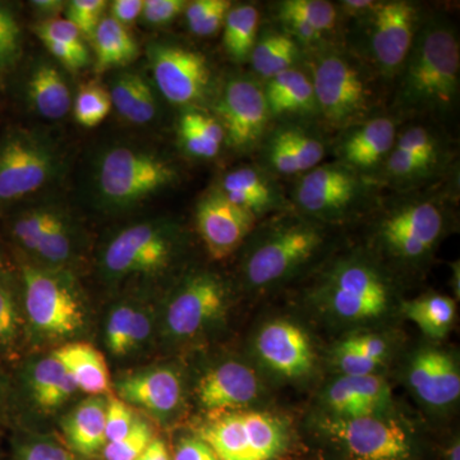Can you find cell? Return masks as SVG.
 Segmentation results:
<instances>
[{
  "mask_svg": "<svg viewBox=\"0 0 460 460\" xmlns=\"http://www.w3.org/2000/svg\"><path fill=\"white\" fill-rule=\"evenodd\" d=\"M31 4L41 16H48L47 20L56 18L57 14L66 7V3L60 0H36Z\"/></svg>",
  "mask_w": 460,
  "mask_h": 460,
  "instance_id": "e7e4bbea",
  "label": "cell"
},
{
  "mask_svg": "<svg viewBox=\"0 0 460 460\" xmlns=\"http://www.w3.org/2000/svg\"><path fill=\"white\" fill-rule=\"evenodd\" d=\"M135 308L131 305H119L109 314L105 339L108 349L113 356L122 357L129 353Z\"/></svg>",
  "mask_w": 460,
  "mask_h": 460,
  "instance_id": "60d3db41",
  "label": "cell"
},
{
  "mask_svg": "<svg viewBox=\"0 0 460 460\" xmlns=\"http://www.w3.org/2000/svg\"><path fill=\"white\" fill-rule=\"evenodd\" d=\"M56 145L40 133H11L0 146V202L35 193L56 178L62 166Z\"/></svg>",
  "mask_w": 460,
  "mask_h": 460,
  "instance_id": "5b68a950",
  "label": "cell"
},
{
  "mask_svg": "<svg viewBox=\"0 0 460 460\" xmlns=\"http://www.w3.org/2000/svg\"><path fill=\"white\" fill-rule=\"evenodd\" d=\"M284 25H286L289 36H295L301 41L305 42H314L320 40L321 33L314 30L313 27L305 25L304 22H299L296 20H283Z\"/></svg>",
  "mask_w": 460,
  "mask_h": 460,
  "instance_id": "91938a15",
  "label": "cell"
},
{
  "mask_svg": "<svg viewBox=\"0 0 460 460\" xmlns=\"http://www.w3.org/2000/svg\"><path fill=\"white\" fill-rule=\"evenodd\" d=\"M366 184L358 172L343 164L317 165L305 172L296 187V205L313 217H341L366 198Z\"/></svg>",
  "mask_w": 460,
  "mask_h": 460,
  "instance_id": "4fadbf2b",
  "label": "cell"
},
{
  "mask_svg": "<svg viewBox=\"0 0 460 460\" xmlns=\"http://www.w3.org/2000/svg\"><path fill=\"white\" fill-rule=\"evenodd\" d=\"M137 460H172V453L169 452L164 440L154 438Z\"/></svg>",
  "mask_w": 460,
  "mask_h": 460,
  "instance_id": "94428289",
  "label": "cell"
},
{
  "mask_svg": "<svg viewBox=\"0 0 460 460\" xmlns=\"http://www.w3.org/2000/svg\"><path fill=\"white\" fill-rule=\"evenodd\" d=\"M27 385L33 402L45 411L57 410L77 390L71 375L53 353L31 366Z\"/></svg>",
  "mask_w": 460,
  "mask_h": 460,
  "instance_id": "4dcf8cb0",
  "label": "cell"
},
{
  "mask_svg": "<svg viewBox=\"0 0 460 460\" xmlns=\"http://www.w3.org/2000/svg\"><path fill=\"white\" fill-rule=\"evenodd\" d=\"M283 131L302 172H310L311 169L320 165L321 160L325 155V146L323 142L310 133L293 128V127L283 128Z\"/></svg>",
  "mask_w": 460,
  "mask_h": 460,
  "instance_id": "7bdbcfd3",
  "label": "cell"
},
{
  "mask_svg": "<svg viewBox=\"0 0 460 460\" xmlns=\"http://www.w3.org/2000/svg\"><path fill=\"white\" fill-rule=\"evenodd\" d=\"M9 460H77L66 447L40 435H16L11 443Z\"/></svg>",
  "mask_w": 460,
  "mask_h": 460,
  "instance_id": "74e56055",
  "label": "cell"
},
{
  "mask_svg": "<svg viewBox=\"0 0 460 460\" xmlns=\"http://www.w3.org/2000/svg\"><path fill=\"white\" fill-rule=\"evenodd\" d=\"M260 13L251 4L232 7L224 22L223 44L232 59L242 62L246 59L257 41Z\"/></svg>",
  "mask_w": 460,
  "mask_h": 460,
  "instance_id": "836d02e7",
  "label": "cell"
},
{
  "mask_svg": "<svg viewBox=\"0 0 460 460\" xmlns=\"http://www.w3.org/2000/svg\"><path fill=\"white\" fill-rule=\"evenodd\" d=\"M111 104L109 90L98 83L84 84L75 98V120L86 128L99 126L111 113Z\"/></svg>",
  "mask_w": 460,
  "mask_h": 460,
  "instance_id": "8d00e7d4",
  "label": "cell"
},
{
  "mask_svg": "<svg viewBox=\"0 0 460 460\" xmlns=\"http://www.w3.org/2000/svg\"><path fill=\"white\" fill-rule=\"evenodd\" d=\"M375 5L376 3L371 2V0H345L341 3L345 13L349 16H366V14L370 16Z\"/></svg>",
  "mask_w": 460,
  "mask_h": 460,
  "instance_id": "be15d7a7",
  "label": "cell"
},
{
  "mask_svg": "<svg viewBox=\"0 0 460 460\" xmlns=\"http://www.w3.org/2000/svg\"><path fill=\"white\" fill-rule=\"evenodd\" d=\"M147 57L154 83L169 102L189 107L206 98L213 74L204 54L180 45L154 42Z\"/></svg>",
  "mask_w": 460,
  "mask_h": 460,
  "instance_id": "30bf717a",
  "label": "cell"
},
{
  "mask_svg": "<svg viewBox=\"0 0 460 460\" xmlns=\"http://www.w3.org/2000/svg\"><path fill=\"white\" fill-rule=\"evenodd\" d=\"M145 0H114L109 5L108 16L126 29L141 17Z\"/></svg>",
  "mask_w": 460,
  "mask_h": 460,
  "instance_id": "9f6ffc18",
  "label": "cell"
},
{
  "mask_svg": "<svg viewBox=\"0 0 460 460\" xmlns=\"http://www.w3.org/2000/svg\"><path fill=\"white\" fill-rule=\"evenodd\" d=\"M12 233L23 250L31 252L49 268L62 269L74 256V223L60 206H33L14 220Z\"/></svg>",
  "mask_w": 460,
  "mask_h": 460,
  "instance_id": "9a60e30c",
  "label": "cell"
},
{
  "mask_svg": "<svg viewBox=\"0 0 460 460\" xmlns=\"http://www.w3.org/2000/svg\"><path fill=\"white\" fill-rule=\"evenodd\" d=\"M371 16V50L381 71L394 75L407 60L417 33V8L407 2L376 3Z\"/></svg>",
  "mask_w": 460,
  "mask_h": 460,
  "instance_id": "e0dca14e",
  "label": "cell"
},
{
  "mask_svg": "<svg viewBox=\"0 0 460 460\" xmlns=\"http://www.w3.org/2000/svg\"><path fill=\"white\" fill-rule=\"evenodd\" d=\"M251 58L257 74L270 80L293 68L298 58V47L295 39L287 33L269 32L256 41Z\"/></svg>",
  "mask_w": 460,
  "mask_h": 460,
  "instance_id": "e575fe53",
  "label": "cell"
},
{
  "mask_svg": "<svg viewBox=\"0 0 460 460\" xmlns=\"http://www.w3.org/2000/svg\"><path fill=\"white\" fill-rule=\"evenodd\" d=\"M323 426L352 460H407L411 456L410 436L396 420L335 416Z\"/></svg>",
  "mask_w": 460,
  "mask_h": 460,
  "instance_id": "7c38bea8",
  "label": "cell"
},
{
  "mask_svg": "<svg viewBox=\"0 0 460 460\" xmlns=\"http://www.w3.org/2000/svg\"><path fill=\"white\" fill-rule=\"evenodd\" d=\"M138 419L122 399L118 396L109 399L107 402V411H105V438L107 443L120 440L136 425Z\"/></svg>",
  "mask_w": 460,
  "mask_h": 460,
  "instance_id": "ee69618b",
  "label": "cell"
},
{
  "mask_svg": "<svg viewBox=\"0 0 460 460\" xmlns=\"http://www.w3.org/2000/svg\"><path fill=\"white\" fill-rule=\"evenodd\" d=\"M402 310L423 334L441 339L452 329L456 307V301L449 296L434 295L404 302Z\"/></svg>",
  "mask_w": 460,
  "mask_h": 460,
  "instance_id": "d6a6232c",
  "label": "cell"
},
{
  "mask_svg": "<svg viewBox=\"0 0 460 460\" xmlns=\"http://www.w3.org/2000/svg\"><path fill=\"white\" fill-rule=\"evenodd\" d=\"M18 313L13 296L0 287V349L13 343L18 330Z\"/></svg>",
  "mask_w": 460,
  "mask_h": 460,
  "instance_id": "681fc988",
  "label": "cell"
},
{
  "mask_svg": "<svg viewBox=\"0 0 460 460\" xmlns=\"http://www.w3.org/2000/svg\"><path fill=\"white\" fill-rule=\"evenodd\" d=\"M389 401V387L374 374L341 377L326 393L329 407L335 416L344 419L376 416Z\"/></svg>",
  "mask_w": 460,
  "mask_h": 460,
  "instance_id": "603a6c76",
  "label": "cell"
},
{
  "mask_svg": "<svg viewBox=\"0 0 460 460\" xmlns=\"http://www.w3.org/2000/svg\"><path fill=\"white\" fill-rule=\"evenodd\" d=\"M20 54V40L0 35V68H7L16 62Z\"/></svg>",
  "mask_w": 460,
  "mask_h": 460,
  "instance_id": "680465c9",
  "label": "cell"
},
{
  "mask_svg": "<svg viewBox=\"0 0 460 460\" xmlns=\"http://www.w3.org/2000/svg\"><path fill=\"white\" fill-rule=\"evenodd\" d=\"M96 54V69L105 72L129 65L137 59V41L128 29L115 22L113 18L104 16L100 21L93 38Z\"/></svg>",
  "mask_w": 460,
  "mask_h": 460,
  "instance_id": "1f68e13d",
  "label": "cell"
},
{
  "mask_svg": "<svg viewBox=\"0 0 460 460\" xmlns=\"http://www.w3.org/2000/svg\"><path fill=\"white\" fill-rule=\"evenodd\" d=\"M445 224L444 208L435 199H411L381 219L378 238L392 255L416 261L434 250Z\"/></svg>",
  "mask_w": 460,
  "mask_h": 460,
  "instance_id": "9c48e42d",
  "label": "cell"
},
{
  "mask_svg": "<svg viewBox=\"0 0 460 460\" xmlns=\"http://www.w3.org/2000/svg\"><path fill=\"white\" fill-rule=\"evenodd\" d=\"M117 392L118 398L127 404L137 405L157 416H166L180 405L181 378L172 368H148L120 378Z\"/></svg>",
  "mask_w": 460,
  "mask_h": 460,
  "instance_id": "44dd1931",
  "label": "cell"
},
{
  "mask_svg": "<svg viewBox=\"0 0 460 460\" xmlns=\"http://www.w3.org/2000/svg\"><path fill=\"white\" fill-rule=\"evenodd\" d=\"M263 93L270 115L310 114L317 111L313 81L295 68L271 77Z\"/></svg>",
  "mask_w": 460,
  "mask_h": 460,
  "instance_id": "f546056e",
  "label": "cell"
},
{
  "mask_svg": "<svg viewBox=\"0 0 460 460\" xmlns=\"http://www.w3.org/2000/svg\"><path fill=\"white\" fill-rule=\"evenodd\" d=\"M155 438L153 429L145 420H137L131 431L120 440L107 443L100 456L102 460H137Z\"/></svg>",
  "mask_w": 460,
  "mask_h": 460,
  "instance_id": "ab89813d",
  "label": "cell"
},
{
  "mask_svg": "<svg viewBox=\"0 0 460 460\" xmlns=\"http://www.w3.org/2000/svg\"><path fill=\"white\" fill-rule=\"evenodd\" d=\"M111 104L129 123L144 126L155 119L159 111L153 84L137 72H120L111 84Z\"/></svg>",
  "mask_w": 460,
  "mask_h": 460,
  "instance_id": "f1b7e54d",
  "label": "cell"
},
{
  "mask_svg": "<svg viewBox=\"0 0 460 460\" xmlns=\"http://www.w3.org/2000/svg\"><path fill=\"white\" fill-rule=\"evenodd\" d=\"M232 8L228 0H215L213 7L190 25V30L198 36H211L219 31L226 22V14Z\"/></svg>",
  "mask_w": 460,
  "mask_h": 460,
  "instance_id": "816d5d0a",
  "label": "cell"
},
{
  "mask_svg": "<svg viewBox=\"0 0 460 460\" xmlns=\"http://www.w3.org/2000/svg\"><path fill=\"white\" fill-rule=\"evenodd\" d=\"M0 35L20 40V27L7 7L0 4Z\"/></svg>",
  "mask_w": 460,
  "mask_h": 460,
  "instance_id": "6125c7cd",
  "label": "cell"
},
{
  "mask_svg": "<svg viewBox=\"0 0 460 460\" xmlns=\"http://www.w3.org/2000/svg\"><path fill=\"white\" fill-rule=\"evenodd\" d=\"M107 402L102 398L87 399L75 408L63 422L66 447L74 456L83 458L99 456L107 444L105 438Z\"/></svg>",
  "mask_w": 460,
  "mask_h": 460,
  "instance_id": "cb8c5ba5",
  "label": "cell"
},
{
  "mask_svg": "<svg viewBox=\"0 0 460 460\" xmlns=\"http://www.w3.org/2000/svg\"><path fill=\"white\" fill-rule=\"evenodd\" d=\"M226 290L223 281L208 272L184 280L165 311V328L174 338H190L224 313Z\"/></svg>",
  "mask_w": 460,
  "mask_h": 460,
  "instance_id": "2e32d148",
  "label": "cell"
},
{
  "mask_svg": "<svg viewBox=\"0 0 460 460\" xmlns=\"http://www.w3.org/2000/svg\"><path fill=\"white\" fill-rule=\"evenodd\" d=\"M151 332V316L146 308H135L133 314V330L129 339V353L145 343Z\"/></svg>",
  "mask_w": 460,
  "mask_h": 460,
  "instance_id": "6f0895ef",
  "label": "cell"
},
{
  "mask_svg": "<svg viewBox=\"0 0 460 460\" xmlns=\"http://www.w3.org/2000/svg\"><path fill=\"white\" fill-rule=\"evenodd\" d=\"M323 295L329 307L347 320L374 319L389 305V288L383 275L361 260H348L332 269Z\"/></svg>",
  "mask_w": 460,
  "mask_h": 460,
  "instance_id": "8fae6325",
  "label": "cell"
},
{
  "mask_svg": "<svg viewBox=\"0 0 460 460\" xmlns=\"http://www.w3.org/2000/svg\"><path fill=\"white\" fill-rule=\"evenodd\" d=\"M219 460H274L286 450V426L263 411H230L199 429Z\"/></svg>",
  "mask_w": 460,
  "mask_h": 460,
  "instance_id": "277c9868",
  "label": "cell"
},
{
  "mask_svg": "<svg viewBox=\"0 0 460 460\" xmlns=\"http://www.w3.org/2000/svg\"><path fill=\"white\" fill-rule=\"evenodd\" d=\"M0 402H2V392H0Z\"/></svg>",
  "mask_w": 460,
  "mask_h": 460,
  "instance_id": "003e7915",
  "label": "cell"
},
{
  "mask_svg": "<svg viewBox=\"0 0 460 460\" xmlns=\"http://www.w3.org/2000/svg\"><path fill=\"white\" fill-rule=\"evenodd\" d=\"M217 190L232 204L255 217L271 210L280 201L279 193L271 181L252 166H239L226 172Z\"/></svg>",
  "mask_w": 460,
  "mask_h": 460,
  "instance_id": "4316f807",
  "label": "cell"
},
{
  "mask_svg": "<svg viewBox=\"0 0 460 460\" xmlns=\"http://www.w3.org/2000/svg\"><path fill=\"white\" fill-rule=\"evenodd\" d=\"M107 7L108 2L104 0H72L66 5V20L75 25L83 38L93 40Z\"/></svg>",
  "mask_w": 460,
  "mask_h": 460,
  "instance_id": "b9f144b4",
  "label": "cell"
},
{
  "mask_svg": "<svg viewBox=\"0 0 460 460\" xmlns=\"http://www.w3.org/2000/svg\"><path fill=\"white\" fill-rule=\"evenodd\" d=\"M337 363L344 376H363V375L374 374L380 362L366 358L361 353L341 343L337 352Z\"/></svg>",
  "mask_w": 460,
  "mask_h": 460,
  "instance_id": "f907efd6",
  "label": "cell"
},
{
  "mask_svg": "<svg viewBox=\"0 0 460 460\" xmlns=\"http://www.w3.org/2000/svg\"><path fill=\"white\" fill-rule=\"evenodd\" d=\"M394 147L431 162H436L438 155V138L423 127H411L402 132L395 141Z\"/></svg>",
  "mask_w": 460,
  "mask_h": 460,
  "instance_id": "f6af8a7d",
  "label": "cell"
},
{
  "mask_svg": "<svg viewBox=\"0 0 460 460\" xmlns=\"http://www.w3.org/2000/svg\"><path fill=\"white\" fill-rule=\"evenodd\" d=\"M395 141L396 127L392 119L380 117L367 120L341 145L343 164L354 171L374 168L392 153Z\"/></svg>",
  "mask_w": 460,
  "mask_h": 460,
  "instance_id": "d4e9b609",
  "label": "cell"
},
{
  "mask_svg": "<svg viewBox=\"0 0 460 460\" xmlns=\"http://www.w3.org/2000/svg\"><path fill=\"white\" fill-rule=\"evenodd\" d=\"M174 248V230L169 224H133L117 233L102 251V271L114 280L156 274L172 261Z\"/></svg>",
  "mask_w": 460,
  "mask_h": 460,
  "instance_id": "8992f818",
  "label": "cell"
},
{
  "mask_svg": "<svg viewBox=\"0 0 460 460\" xmlns=\"http://www.w3.org/2000/svg\"><path fill=\"white\" fill-rule=\"evenodd\" d=\"M402 68L399 100L419 113H447L459 96L458 36L444 20L420 27Z\"/></svg>",
  "mask_w": 460,
  "mask_h": 460,
  "instance_id": "6da1fadb",
  "label": "cell"
},
{
  "mask_svg": "<svg viewBox=\"0 0 460 460\" xmlns=\"http://www.w3.org/2000/svg\"><path fill=\"white\" fill-rule=\"evenodd\" d=\"M54 356L71 375L75 386L90 395H102L111 387V374L102 352L89 343H68L57 348Z\"/></svg>",
  "mask_w": 460,
  "mask_h": 460,
  "instance_id": "83f0119b",
  "label": "cell"
},
{
  "mask_svg": "<svg viewBox=\"0 0 460 460\" xmlns=\"http://www.w3.org/2000/svg\"><path fill=\"white\" fill-rule=\"evenodd\" d=\"M217 113L226 144L237 151L257 145L270 117L263 89L246 77L232 78L224 84Z\"/></svg>",
  "mask_w": 460,
  "mask_h": 460,
  "instance_id": "5bb4252c",
  "label": "cell"
},
{
  "mask_svg": "<svg viewBox=\"0 0 460 460\" xmlns=\"http://www.w3.org/2000/svg\"><path fill=\"white\" fill-rule=\"evenodd\" d=\"M256 349L260 358L284 377L305 376L314 368L310 338L289 321H272L263 326L256 338Z\"/></svg>",
  "mask_w": 460,
  "mask_h": 460,
  "instance_id": "d6986e66",
  "label": "cell"
},
{
  "mask_svg": "<svg viewBox=\"0 0 460 460\" xmlns=\"http://www.w3.org/2000/svg\"><path fill=\"white\" fill-rule=\"evenodd\" d=\"M320 229L313 224L292 223L263 238L248 256L244 275L251 286H270L310 261L323 244Z\"/></svg>",
  "mask_w": 460,
  "mask_h": 460,
  "instance_id": "ba28073f",
  "label": "cell"
},
{
  "mask_svg": "<svg viewBox=\"0 0 460 460\" xmlns=\"http://www.w3.org/2000/svg\"><path fill=\"white\" fill-rule=\"evenodd\" d=\"M180 137L181 145L186 148L190 155L202 157V159H210L217 155L220 148L215 147L210 142L202 137L201 135L192 126H190L186 120L181 119Z\"/></svg>",
  "mask_w": 460,
  "mask_h": 460,
  "instance_id": "db71d44e",
  "label": "cell"
},
{
  "mask_svg": "<svg viewBox=\"0 0 460 460\" xmlns=\"http://www.w3.org/2000/svg\"><path fill=\"white\" fill-rule=\"evenodd\" d=\"M172 460H219L199 436L181 438L172 453Z\"/></svg>",
  "mask_w": 460,
  "mask_h": 460,
  "instance_id": "f5cc1de1",
  "label": "cell"
},
{
  "mask_svg": "<svg viewBox=\"0 0 460 460\" xmlns=\"http://www.w3.org/2000/svg\"><path fill=\"white\" fill-rule=\"evenodd\" d=\"M386 169L392 177L399 180H411L425 174L435 162L423 159V157L414 156L405 151L393 148L392 153L386 157Z\"/></svg>",
  "mask_w": 460,
  "mask_h": 460,
  "instance_id": "bcb514c9",
  "label": "cell"
},
{
  "mask_svg": "<svg viewBox=\"0 0 460 460\" xmlns=\"http://www.w3.org/2000/svg\"><path fill=\"white\" fill-rule=\"evenodd\" d=\"M35 32L41 41L51 40L65 45L69 50L74 51L81 60L89 65L90 53L84 44L83 35L66 18L56 17L41 21L36 25Z\"/></svg>",
  "mask_w": 460,
  "mask_h": 460,
  "instance_id": "f35d334b",
  "label": "cell"
},
{
  "mask_svg": "<svg viewBox=\"0 0 460 460\" xmlns=\"http://www.w3.org/2000/svg\"><path fill=\"white\" fill-rule=\"evenodd\" d=\"M313 84L317 111L332 126H348L370 111L372 91L367 80L343 54L321 56L314 63Z\"/></svg>",
  "mask_w": 460,
  "mask_h": 460,
  "instance_id": "52a82bcc",
  "label": "cell"
},
{
  "mask_svg": "<svg viewBox=\"0 0 460 460\" xmlns=\"http://www.w3.org/2000/svg\"><path fill=\"white\" fill-rule=\"evenodd\" d=\"M177 180V168L155 151L117 145L100 155L93 183L102 208L126 211L172 186Z\"/></svg>",
  "mask_w": 460,
  "mask_h": 460,
  "instance_id": "7a4b0ae2",
  "label": "cell"
},
{
  "mask_svg": "<svg viewBox=\"0 0 460 460\" xmlns=\"http://www.w3.org/2000/svg\"><path fill=\"white\" fill-rule=\"evenodd\" d=\"M33 111L45 119H62L72 107L71 90L59 66L40 60L32 66L26 84Z\"/></svg>",
  "mask_w": 460,
  "mask_h": 460,
  "instance_id": "484cf974",
  "label": "cell"
},
{
  "mask_svg": "<svg viewBox=\"0 0 460 460\" xmlns=\"http://www.w3.org/2000/svg\"><path fill=\"white\" fill-rule=\"evenodd\" d=\"M449 460H460V445L458 441L450 447Z\"/></svg>",
  "mask_w": 460,
  "mask_h": 460,
  "instance_id": "03108f58",
  "label": "cell"
},
{
  "mask_svg": "<svg viewBox=\"0 0 460 460\" xmlns=\"http://www.w3.org/2000/svg\"><path fill=\"white\" fill-rule=\"evenodd\" d=\"M186 7L184 0H146L141 17L147 25L164 26L183 13Z\"/></svg>",
  "mask_w": 460,
  "mask_h": 460,
  "instance_id": "c3c4849f",
  "label": "cell"
},
{
  "mask_svg": "<svg viewBox=\"0 0 460 460\" xmlns=\"http://www.w3.org/2000/svg\"><path fill=\"white\" fill-rule=\"evenodd\" d=\"M256 217L229 201L219 190L199 202L198 230L208 253L217 260L234 252L255 224Z\"/></svg>",
  "mask_w": 460,
  "mask_h": 460,
  "instance_id": "ac0fdd59",
  "label": "cell"
},
{
  "mask_svg": "<svg viewBox=\"0 0 460 460\" xmlns=\"http://www.w3.org/2000/svg\"><path fill=\"white\" fill-rule=\"evenodd\" d=\"M280 20H296L313 27L323 35L337 23L338 12L334 4L325 0H286L278 7Z\"/></svg>",
  "mask_w": 460,
  "mask_h": 460,
  "instance_id": "d590c367",
  "label": "cell"
},
{
  "mask_svg": "<svg viewBox=\"0 0 460 460\" xmlns=\"http://www.w3.org/2000/svg\"><path fill=\"white\" fill-rule=\"evenodd\" d=\"M343 343L348 347L361 353L366 358L372 361L383 362L386 356V344L383 339L375 337V335H361V337H352L344 341Z\"/></svg>",
  "mask_w": 460,
  "mask_h": 460,
  "instance_id": "11a10c76",
  "label": "cell"
},
{
  "mask_svg": "<svg viewBox=\"0 0 460 460\" xmlns=\"http://www.w3.org/2000/svg\"><path fill=\"white\" fill-rule=\"evenodd\" d=\"M259 383L252 370L239 362H226L208 371L198 385L199 401L205 410L222 411L253 402Z\"/></svg>",
  "mask_w": 460,
  "mask_h": 460,
  "instance_id": "7402d4cb",
  "label": "cell"
},
{
  "mask_svg": "<svg viewBox=\"0 0 460 460\" xmlns=\"http://www.w3.org/2000/svg\"><path fill=\"white\" fill-rule=\"evenodd\" d=\"M266 156H268V162L270 163L271 168L279 174L292 175L302 172L295 154L288 144L283 128L272 136L268 145V155Z\"/></svg>",
  "mask_w": 460,
  "mask_h": 460,
  "instance_id": "7dc6e473",
  "label": "cell"
},
{
  "mask_svg": "<svg viewBox=\"0 0 460 460\" xmlns=\"http://www.w3.org/2000/svg\"><path fill=\"white\" fill-rule=\"evenodd\" d=\"M408 380L416 394L434 407L452 404L460 395V375L453 357L438 349H423L411 359Z\"/></svg>",
  "mask_w": 460,
  "mask_h": 460,
  "instance_id": "ffe728a7",
  "label": "cell"
},
{
  "mask_svg": "<svg viewBox=\"0 0 460 460\" xmlns=\"http://www.w3.org/2000/svg\"><path fill=\"white\" fill-rule=\"evenodd\" d=\"M27 319L45 337H74L84 329L83 299L74 279L62 269L25 265L22 268Z\"/></svg>",
  "mask_w": 460,
  "mask_h": 460,
  "instance_id": "3957f363",
  "label": "cell"
}]
</instances>
